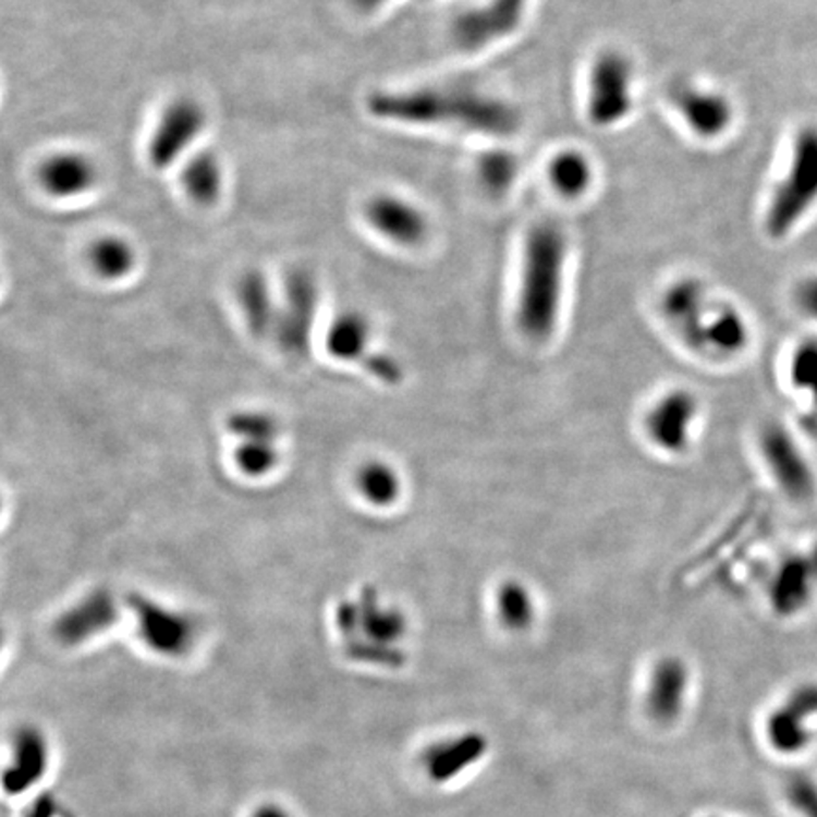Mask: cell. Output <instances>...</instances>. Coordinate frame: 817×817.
<instances>
[{"instance_id":"277c9868","label":"cell","mask_w":817,"mask_h":817,"mask_svg":"<svg viewBox=\"0 0 817 817\" xmlns=\"http://www.w3.org/2000/svg\"><path fill=\"white\" fill-rule=\"evenodd\" d=\"M763 466L767 467L770 479L789 502H814L817 495V475L810 460L803 451V444L782 423L765 424L757 438Z\"/></svg>"},{"instance_id":"52a82bcc","label":"cell","mask_w":817,"mask_h":817,"mask_svg":"<svg viewBox=\"0 0 817 817\" xmlns=\"http://www.w3.org/2000/svg\"><path fill=\"white\" fill-rule=\"evenodd\" d=\"M680 336L693 351L716 359L736 358L752 341L746 316L729 303L704 307Z\"/></svg>"},{"instance_id":"cb8c5ba5","label":"cell","mask_w":817,"mask_h":817,"mask_svg":"<svg viewBox=\"0 0 817 817\" xmlns=\"http://www.w3.org/2000/svg\"><path fill=\"white\" fill-rule=\"evenodd\" d=\"M789 385L803 395L817 413V339L796 344L788 364Z\"/></svg>"},{"instance_id":"484cf974","label":"cell","mask_w":817,"mask_h":817,"mask_svg":"<svg viewBox=\"0 0 817 817\" xmlns=\"http://www.w3.org/2000/svg\"><path fill=\"white\" fill-rule=\"evenodd\" d=\"M369 324L364 316L343 315L333 322L328 333V349L338 358H358L369 343Z\"/></svg>"},{"instance_id":"8992f818","label":"cell","mask_w":817,"mask_h":817,"mask_svg":"<svg viewBox=\"0 0 817 817\" xmlns=\"http://www.w3.org/2000/svg\"><path fill=\"white\" fill-rule=\"evenodd\" d=\"M698 411V400L687 388L662 392L649 403L642 420L647 441L668 456H680L693 441Z\"/></svg>"},{"instance_id":"7402d4cb","label":"cell","mask_w":817,"mask_h":817,"mask_svg":"<svg viewBox=\"0 0 817 817\" xmlns=\"http://www.w3.org/2000/svg\"><path fill=\"white\" fill-rule=\"evenodd\" d=\"M187 195L199 205H212L222 192V169L215 154H199L187 161L182 172Z\"/></svg>"},{"instance_id":"30bf717a","label":"cell","mask_w":817,"mask_h":817,"mask_svg":"<svg viewBox=\"0 0 817 817\" xmlns=\"http://www.w3.org/2000/svg\"><path fill=\"white\" fill-rule=\"evenodd\" d=\"M817 590V547L783 560L770 581V603L782 615L803 611Z\"/></svg>"},{"instance_id":"6da1fadb","label":"cell","mask_w":817,"mask_h":817,"mask_svg":"<svg viewBox=\"0 0 817 817\" xmlns=\"http://www.w3.org/2000/svg\"><path fill=\"white\" fill-rule=\"evenodd\" d=\"M371 114L411 125H443L490 136H510L521 125L511 102L466 86H434L377 94L369 99Z\"/></svg>"},{"instance_id":"83f0119b","label":"cell","mask_w":817,"mask_h":817,"mask_svg":"<svg viewBox=\"0 0 817 817\" xmlns=\"http://www.w3.org/2000/svg\"><path fill=\"white\" fill-rule=\"evenodd\" d=\"M362 495L366 496L369 502L377 505H390L398 500L402 492V480L398 477L392 467L387 464H369L362 470L358 479Z\"/></svg>"},{"instance_id":"ac0fdd59","label":"cell","mask_w":817,"mask_h":817,"mask_svg":"<svg viewBox=\"0 0 817 817\" xmlns=\"http://www.w3.org/2000/svg\"><path fill=\"white\" fill-rule=\"evenodd\" d=\"M492 608L496 621L510 632L528 631L538 615L534 593L523 581L508 580L500 583L495 590Z\"/></svg>"},{"instance_id":"836d02e7","label":"cell","mask_w":817,"mask_h":817,"mask_svg":"<svg viewBox=\"0 0 817 817\" xmlns=\"http://www.w3.org/2000/svg\"><path fill=\"white\" fill-rule=\"evenodd\" d=\"M252 817H290L286 812L280 810L277 806H264L259 810L254 812Z\"/></svg>"},{"instance_id":"4316f807","label":"cell","mask_w":817,"mask_h":817,"mask_svg":"<svg viewBox=\"0 0 817 817\" xmlns=\"http://www.w3.org/2000/svg\"><path fill=\"white\" fill-rule=\"evenodd\" d=\"M480 184L490 194H503L515 184L519 174L516 158L508 150H492L483 154L477 166Z\"/></svg>"},{"instance_id":"1f68e13d","label":"cell","mask_w":817,"mask_h":817,"mask_svg":"<svg viewBox=\"0 0 817 817\" xmlns=\"http://www.w3.org/2000/svg\"><path fill=\"white\" fill-rule=\"evenodd\" d=\"M789 710L796 714L798 719H803L804 723L810 719V717L817 716V683H806L796 687L791 695L789 700L785 703Z\"/></svg>"},{"instance_id":"f1b7e54d","label":"cell","mask_w":817,"mask_h":817,"mask_svg":"<svg viewBox=\"0 0 817 817\" xmlns=\"http://www.w3.org/2000/svg\"><path fill=\"white\" fill-rule=\"evenodd\" d=\"M785 795L803 817H817V783L810 776L793 775L785 783Z\"/></svg>"},{"instance_id":"ba28073f","label":"cell","mask_w":817,"mask_h":817,"mask_svg":"<svg viewBox=\"0 0 817 817\" xmlns=\"http://www.w3.org/2000/svg\"><path fill=\"white\" fill-rule=\"evenodd\" d=\"M207 115L199 102L179 99L167 107L148 144V159L156 169H169L202 135Z\"/></svg>"},{"instance_id":"2e32d148","label":"cell","mask_w":817,"mask_h":817,"mask_svg":"<svg viewBox=\"0 0 817 817\" xmlns=\"http://www.w3.org/2000/svg\"><path fill=\"white\" fill-rule=\"evenodd\" d=\"M487 749V739L479 732H470L460 739L452 740L449 744L436 746L426 755L428 775L434 782H449L464 768L477 763Z\"/></svg>"},{"instance_id":"5bb4252c","label":"cell","mask_w":817,"mask_h":817,"mask_svg":"<svg viewBox=\"0 0 817 817\" xmlns=\"http://www.w3.org/2000/svg\"><path fill=\"white\" fill-rule=\"evenodd\" d=\"M688 687L687 664L678 657H664L653 668L647 687V714L657 723H672L681 714Z\"/></svg>"},{"instance_id":"d6986e66","label":"cell","mask_w":817,"mask_h":817,"mask_svg":"<svg viewBox=\"0 0 817 817\" xmlns=\"http://www.w3.org/2000/svg\"><path fill=\"white\" fill-rule=\"evenodd\" d=\"M114 619V608L110 598L105 595H94L86 602L80 603L76 610L69 611L63 621H59L58 636L65 644H80L92 638L94 634L107 629Z\"/></svg>"},{"instance_id":"9c48e42d","label":"cell","mask_w":817,"mask_h":817,"mask_svg":"<svg viewBox=\"0 0 817 817\" xmlns=\"http://www.w3.org/2000/svg\"><path fill=\"white\" fill-rule=\"evenodd\" d=\"M318 290L310 272L295 269L290 272L284 290V307L277 316V331L284 351L303 354L307 351L310 328L315 322Z\"/></svg>"},{"instance_id":"d6a6232c","label":"cell","mask_w":817,"mask_h":817,"mask_svg":"<svg viewBox=\"0 0 817 817\" xmlns=\"http://www.w3.org/2000/svg\"><path fill=\"white\" fill-rule=\"evenodd\" d=\"M56 812V804L51 801L50 796H42L36 801L35 806L31 808L27 817H51Z\"/></svg>"},{"instance_id":"4fadbf2b","label":"cell","mask_w":817,"mask_h":817,"mask_svg":"<svg viewBox=\"0 0 817 817\" xmlns=\"http://www.w3.org/2000/svg\"><path fill=\"white\" fill-rule=\"evenodd\" d=\"M131 602L141 619V636L154 651L182 655L194 644V624L186 617L146 602L141 596H135Z\"/></svg>"},{"instance_id":"603a6c76","label":"cell","mask_w":817,"mask_h":817,"mask_svg":"<svg viewBox=\"0 0 817 817\" xmlns=\"http://www.w3.org/2000/svg\"><path fill=\"white\" fill-rule=\"evenodd\" d=\"M89 264L102 279H123L135 267V252L123 239L102 237L92 246Z\"/></svg>"},{"instance_id":"4dcf8cb0","label":"cell","mask_w":817,"mask_h":817,"mask_svg":"<svg viewBox=\"0 0 817 817\" xmlns=\"http://www.w3.org/2000/svg\"><path fill=\"white\" fill-rule=\"evenodd\" d=\"M796 310L810 322L817 324V272L806 275L793 288Z\"/></svg>"},{"instance_id":"f546056e","label":"cell","mask_w":817,"mask_h":817,"mask_svg":"<svg viewBox=\"0 0 817 817\" xmlns=\"http://www.w3.org/2000/svg\"><path fill=\"white\" fill-rule=\"evenodd\" d=\"M275 454L277 452L272 451L271 447H267V441H251L239 449L237 459L244 472L261 475L275 466V460H277Z\"/></svg>"},{"instance_id":"7c38bea8","label":"cell","mask_w":817,"mask_h":817,"mask_svg":"<svg viewBox=\"0 0 817 817\" xmlns=\"http://www.w3.org/2000/svg\"><path fill=\"white\" fill-rule=\"evenodd\" d=\"M367 220L380 235L402 246H416L428 235V220L423 210L395 195H377L371 199Z\"/></svg>"},{"instance_id":"7a4b0ae2","label":"cell","mask_w":817,"mask_h":817,"mask_svg":"<svg viewBox=\"0 0 817 817\" xmlns=\"http://www.w3.org/2000/svg\"><path fill=\"white\" fill-rule=\"evenodd\" d=\"M566 261V233L557 223H534L524 237L516 292V326L524 338L545 343L559 328Z\"/></svg>"},{"instance_id":"e0dca14e","label":"cell","mask_w":817,"mask_h":817,"mask_svg":"<svg viewBox=\"0 0 817 817\" xmlns=\"http://www.w3.org/2000/svg\"><path fill=\"white\" fill-rule=\"evenodd\" d=\"M48 767V747L42 736L33 729L17 734L14 742V765L8 768L4 776V788L8 793H23L29 785L42 778Z\"/></svg>"},{"instance_id":"ffe728a7","label":"cell","mask_w":817,"mask_h":817,"mask_svg":"<svg viewBox=\"0 0 817 817\" xmlns=\"http://www.w3.org/2000/svg\"><path fill=\"white\" fill-rule=\"evenodd\" d=\"M547 176L560 197L577 199L593 184V163L583 151L562 150L549 161Z\"/></svg>"},{"instance_id":"3957f363","label":"cell","mask_w":817,"mask_h":817,"mask_svg":"<svg viewBox=\"0 0 817 817\" xmlns=\"http://www.w3.org/2000/svg\"><path fill=\"white\" fill-rule=\"evenodd\" d=\"M817 207V125L796 131L788 167L778 180L765 212L768 237L785 239Z\"/></svg>"},{"instance_id":"8fae6325","label":"cell","mask_w":817,"mask_h":817,"mask_svg":"<svg viewBox=\"0 0 817 817\" xmlns=\"http://www.w3.org/2000/svg\"><path fill=\"white\" fill-rule=\"evenodd\" d=\"M681 120L698 138L724 135L734 120V108L729 97L714 89L683 86L674 99Z\"/></svg>"},{"instance_id":"44dd1931","label":"cell","mask_w":817,"mask_h":817,"mask_svg":"<svg viewBox=\"0 0 817 817\" xmlns=\"http://www.w3.org/2000/svg\"><path fill=\"white\" fill-rule=\"evenodd\" d=\"M239 302L243 307L246 322L256 336H266L272 326H277V310L272 307L271 294L267 280L259 271L244 275L237 288Z\"/></svg>"},{"instance_id":"5b68a950","label":"cell","mask_w":817,"mask_h":817,"mask_svg":"<svg viewBox=\"0 0 817 817\" xmlns=\"http://www.w3.org/2000/svg\"><path fill=\"white\" fill-rule=\"evenodd\" d=\"M634 107V71L621 51H602L590 66L587 82V118L596 127H613Z\"/></svg>"},{"instance_id":"9a60e30c","label":"cell","mask_w":817,"mask_h":817,"mask_svg":"<svg viewBox=\"0 0 817 817\" xmlns=\"http://www.w3.org/2000/svg\"><path fill=\"white\" fill-rule=\"evenodd\" d=\"M97 171L95 166L82 154H56L46 159L38 169V182L40 186L61 199L76 197L86 194L95 186Z\"/></svg>"},{"instance_id":"d4e9b609","label":"cell","mask_w":817,"mask_h":817,"mask_svg":"<svg viewBox=\"0 0 817 817\" xmlns=\"http://www.w3.org/2000/svg\"><path fill=\"white\" fill-rule=\"evenodd\" d=\"M767 736L770 746L780 753H798L803 752L810 744V731L798 719L796 714L789 710L783 704L778 710L772 711L767 721Z\"/></svg>"}]
</instances>
